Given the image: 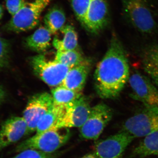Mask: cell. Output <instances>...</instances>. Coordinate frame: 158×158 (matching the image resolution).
I'll list each match as a JSON object with an SVG mask.
<instances>
[{
    "mask_svg": "<svg viewBox=\"0 0 158 158\" xmlns=\"http://www.w3.org/2000/svg\"><path fill=\"white\" fill-rule=\"evenodd\" d=\"M110 16L107 0H91L83 27L92 34H97L110 24Z\"/></svg>",
    "mask_w": 158,
    "mask_h": 158,
    "instance_id": "cell-12",
    "label": "cell"
},
{
    "mask_svg": "<svg viewBox=\"0 0 158 158\" xmlns=\"http://www.w3.org/2000/svg\"><path fill=\"white\" fill-rule=\"evenodd\" d=\"M11 46L8 40L0 36V70L8 67L10 63Z\"/></svg>",
    "mask_w": 158,
    "mask_h": 158,
    "instance_id": "cell-24",
    "label": "cell"
},
{
    "mask_svg": "<svg viewBox=\"0 0 158 158\" xmlns=\"http://www.w3.org/2000/svg\"><path fill=\"white\" fill-rule=\"evenodd\" d=\"M53 105L52 94L47 92L37 93L29 99L23 116L27 127V135L36 131L40 119Z\"/></svg>",
    "mask_w": 158,
    "mask_h": 158,
    "instance_id": "cell-9",
    "label": "cell"
},
{
    "mask_svg": "<svg viewBox=\"0 0 158 158\" xmlns=\"http://www.w3.org/2000/svg\"><path fill=\"white\" fill-rule=\"evenodd\" d=\"M141 59L144 71L158 88V44L145 47L141 51Z\"/></svg>",
    "mask_w": 158,
    "mask_h": 158,
    "instance_id": "cell-15",
    "label": "cell"
},
{
    "mask_svg": "<svg viewBox=\"0 0 158 158\" xmlns=\"http://www.w3.org/2000/svg\"><path fill=\"white\" fill-rule=\"evenodd\" d=\"M60 35L54 37L52 44L57 51H65L77 49L78 36L74 28L71 25H65L58 32Z\"/></svg>",
    "mask_w": 158,
    "mask_h": 158,
    "instance_id": "cell-16",
    "label": "cell"
},
{
    "mask_svg": "<svg viewBox=\"0 0 158 158\" xmlns=\"http://www.w3.org/2000/svg\"><path fill=\"white\" fill-rule=\"evenodd\" d=\"M30 64L34 73L52 87L62 84L70 68L54 59L49 60L44 54L31 57Z\"/></svg>",
    "mask_w": 158,
    "mask_h": 158,
    "instance_id": "cell-5",
    "label": "cell"
},
{
    "mask_svg": "<svg viewBox=\"0 0 158 158\" xmlns=\"http://www.w3.org/2000/svg\"><path fill=\"white\" fill-rule=\"evenodd\" d=\"M123 17L140 33L155 34L158 30L151 0H121Z\"/></svg>",
    "mask_w": 158,
    "mask_h": 158,
    "instance_id": "cell-2",
    "label": "cell"
},
{
    "mask_svg": "<svg viewBox=\"0 0 158 158\" xmlns=\"http://www.w3.org/2000/svg\"><path fill=\"white\" fill-rule=\"evenodd\" d=\"M91 0H70L71 5L77 19L83 26Z\"/></svg>",
    "mask_w": 158,
    "mask_h": 158,
    "instance_id": "cell-23",
    "label": "cell"
},
{
    "mask_svg": "<svg viewBox=\"0 0 158 158\" xmlns=\"http://www.w3.org/2000/svg\"><path fill=\"white\" fill-rule=\"evenodd\" d=\"M6 92L3 87L0 85V105L5 101L6 98Z\"/></svg>",
    "mask_w": 158,
    "mask_h": 158,
    "instance_id": "cell-27",
    "label": "cell"
},
{
    "mask_svg": "<svg viewBox=\"0 0 158 158\" xmlns=\"http://www.w3.org/2000/svg\"><path fill=\"white\" fill-rule=\"evenodd\" d=\"M65 21L64 11L58 6H54L48 10L44 16V27L52 34H56L65 26Z\"/></svg>",
    "mask_w": 158,
    "mask_h": 158,
    "instance_id": "cell-18",
    "label": "cell"
},
{
    "mask_svg": "<svg viewBox=\"0 0 158 158\" xmlns=\"http://www.w3.org/2000/svg\"><path fill=\"white\" fill-rule=\"evenodd\" d=\"M3 15H4V10H3L2 6L0 4V23L2 19Z\"/></svg>",
    "mask_w": 158,
    "mask_h": 158,
    "instance_id": "cell-29",
    "label": "cell"
},
{
    "mask_svg": "<svg viewBox=\"0 0 158 158\" xmlns=\"http://www.w3.org/2000/svg\"><path fill=\"white\" fill-rule=\"evenodd\" d=\"M24 5L23 0H6V9L12 16L22 9Z\"/></svg>",
    "mask_w": 158,
    "mask_h": 158,
    "instance_id": "cell-26",
    "label": "cell"
},
{
    "mask_svg": "<svg viewBox=\"0 0 158 158\" xmlns=\"http://www.w3.org/2000/svg\"><path fill=\"white\" fill-rule=\"evenodd\" d=\"M90 69V65L88 60L70 68L60 85L76 92H82Z\"/></svg>",
    "mask_w": 158,
    "mask_h": 158,
    "instance_id": "cell-14",
    "label": "cell"
},
{
    "mask_svg": "<svg viewBox=\"0 0 158 158\" xmlns=\"http://www.w3.org/2000/svg\"><path fill=\"white\" fill-rule=\"evenodd\" d=\"M17 155L12 158H56L53 153H47L33 149H27L18 152Z\"/></svg>",
    "mask_w": 158,
    "mask_h": 158,
    "instance_id": "cell-25",
    "label": "cell"
},
{
    "mask_svg": "<svg viewBox=\"0 0 158 158\" xmlns=\"http://www.w3.org/2000/svg\"><path fill=\"white\" fill-rule=\"evenodd\" d=\"M128 82L131 98L146 107L158 108V88L149 78L136 71L130 74Z\"/></svg>",
    "mask_w": 158,
    "mask_h": 158,
    "instance_id": "cell-8",
    "label": "cell"
},
{
    "mask_svg": "<svg viewBox=\"0 0 158 158\" xmlns=\"http://www.w3.org/2000/svg\"><path fill=\"white\" fill-rule=\"evenodd\" d=\"M132 155L140 158L151 155L158 157V131L144 137L134 150Z\"/></svg>",
    "mask_w": 158,
    "mask_h": 158,
    "instance_id": "cell-19",
    "label": "cell"
},
{
    "mask_svg": "<svg viewBox=\"0 0 158 158\" xmlns=\"http://www.w3.org/2000/svg\"><path fill=\"white\" fill-rule=\"evenodd\" d=\"M81 158H96L94 155V153H90L84 156Z\"/></svg>",
    "mask_w": 158,
    "mask_h": 158,
    "instance_id": "cell-28",
    "label": "cell"
},
{
    "mask_svg": "<svg viewBox=\"0 0 158 158\" xmlns=\"http://www.w3.org/2000/svg\"><path fill=\"white\" fill-rule=\"evenodd\" d=\"M27 135V127L23 117L12 116L4 121L0 129V152Z\"/></svg>",
    "mask_w": 158,
    "mask_h": 158,
    "instance_id": "cell-13",
    "label": "cell"
},
{
    "mask_svg": "<svg viewBox=\"0 0 158 158\" xmlns=\"http://www.w3.org/2000/svg\"><path fill=\"white\" fill-rule=\"evenodd\" d=\"M69 128H59L47 130L27 139L16 147V152L33 149L47 153H53L70 139Z\"/></svg>",
    "mask_w": 158,
    "mask_h": 158,
    "instance_id": "cell-3",
    "label": "cell"
},
{
    "mask_svg": "<svg viewBox=\"0 0 158 158\" xmlns=\"http://www.w3.org/2000/svg\"><path fill=\"white\" fill-rule=\"evenodd\" d=\"M113 111L107 105L100 103L91 108L85 123L80 129L82 138L96 140L113 118Z\"/></svg>",
    "mask_w": 158,
    "mask_h": 158,
    "instance_id": "cell-7",
    "label": "cell"
},
{
    "mask_svg": "<svg viewBox=\"0 0 158 158\" xmlns=\"http://www.w3.org/2000/svg\"><path fill=\"white\" fill-rule=\"evenodd\" d=\"M51 32L45 27H41L27 37L25 44L31 50L42 54L51 46Z\"/></svg>",
    "mask_w": 158,
    "mask_h": 158,
    "instance_id": "cell-17",
    "label": "cell"
},
{
    "mask_svg": "<svg viewBox=\"0 0 158 158\" xmlns=\"http://www.w3.org/2000/svg\"><path fill=\"white\" fill-rule=\"evenodd\" d=\"M121 131L135 138L145 137L158 131V108L144 106L125 121Z\"/></svg>",
    "mask_w": 158,
    "mask_h": 158,
    "instance_id": "cell-6",
    "label": "cell"
},
{
    "mask_svg": "<svg viewBox=\"0 0 158 158\" xmlns=\"http://www.w3.org/2000/svg\"><path fill=\"white\" fill-rule=\"evenodd\" d=\"M24 5L4 26L8 32L19 33L36 27L40 15L52 0H23Z\"/></svg>",
    "mask_w": 158,
    "mask_h": 158,
    "instance_id": "cell-4",
    "label": "cell"
},
{
    "mask_svg": "<svg viewBox=\"0 0 158 158\" xmlns=\"http://www.w3.org/2000/svg\"><path fill=\"white\" fill-rule=\"evenodd\" d=\"M51 93L54 104L64 106L82 95V92L73 91L62 85L52 89Z\"/></svg>",
    "mask_w": 158,
    "mask_h": 158,
    "instance_id": "cell-21",
    "label": "cell"
},
{
    "mask_svg": "<svg viewBox=\"0 0 158 158\" xmlns=\"http://www.w3.org/2000/svg\"><path fill=\"white\" fill-rule=\"evenodd\" d=\"M130 74L126 51L117 35L113 32L107 51L94 73L98 95L105 99L117 98L128 82Z\"/></svg>",
    "mask_w": 158,
    "mask_h": 158,
    "instance_id": "cell-1",
    "label": "cell"
},
{
    "mask_svg": "<svg viewBox=\"0 0 158 158\" xmlns=\"http://www.w3.org/2000/svg\"><path fill=\"white\" fill-rule=\"evenodd\" d=\"M91 108L88 99L82 95L65 106L62 116L53 128L81 127L88 118Z\"/></svg>",
    "mask_w": 158,
    "mask_h": 158,
    "instance_id": "cell-10",
    "label": "cell"
},
{
    "mask_svg": "<svg viewBox=\"0 0 158 158\" xmlns=\"http://www.w3.org/2000/svg\"><path fill=\"white\" fill-rule=\"evenodd\" d=\"M65 106L54 104L52 107L40 119L36 133H42L56 126L64 112Z\"/></svg>",
    "mask_w": 158,
    "mask_h": 158,
    "instance_id": "cell-20",
    "label": "cell"
},
{
    "mask_svg": "<svg viewBox=\"0 0 158 158\" xmlns=\"http://www.w3.org/2000/svg\"><path fill=\"white\" fill-rule=\"evenodd\" d=\"M135 138L124 131L99 141L93 153L96 158H120Z\"/></svg>",
    "mask_w": 158,
    "mask_h": 158,
    "instance_id": "cell-11",
    "label": "cell"
},
{
    "mask_svg": "<svg viewBox=\"0 0 158 158\" xmlns=\"http://www.w3.org/2000/svg\"><path fill=\"white\" fill-rule=\"evenodd\" d=\"M54 59L70 68L80 65L86 60L77 49L57 51Z\"/></svg>",
    "mask_w": 158,
    "mask_h": 158,
    "instance_id": "cell-22",
    "label": "cell"
}]
</instances>
